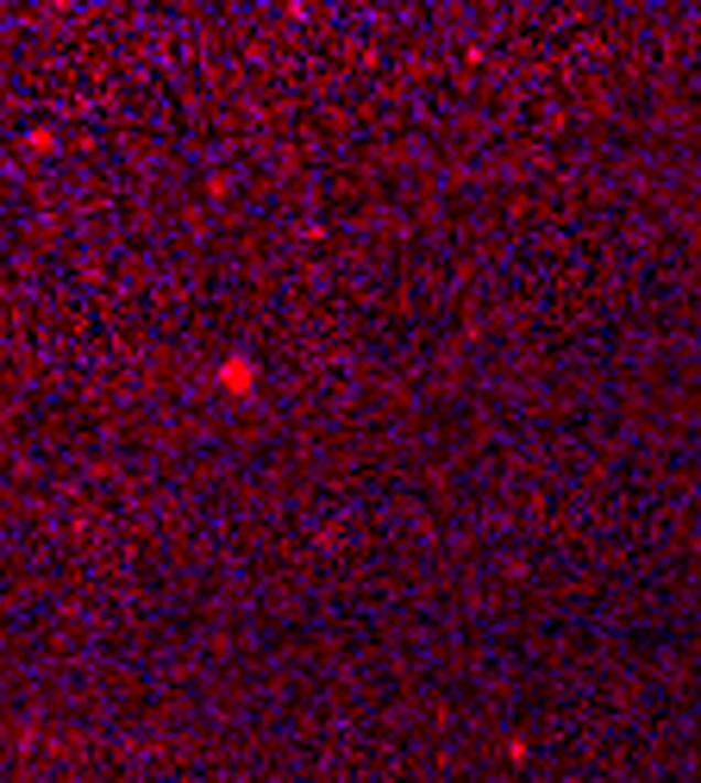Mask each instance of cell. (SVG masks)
<instances>
[{
	"label": "cell",
	"mask_w": 701,
	"mask_h": 783,
	"mask_svg": "<svg viewBox=\"0 0 701 783\" xmlns=\"http://www.w3.org/2000/svg\"><path fill=\"white\" fill-rule=\"evenodd\" d=\"M214 389H219V395H233V401H251V395H257V357L226 352V357L214 364Z\"/></svg>",
	"instance_id": "cell-1"
},
{
	"label": "cell",
	"mask_w": 701,
	"mask_h": 783,
	"mask_svg": "<svg viewBox=\"0 0 701 783\" xmlns=\"http://www.w3.org/2000/svg\"><path fill=\"white\" fill-rule=\"evenodd\" d=\"M25 151H57V132H44V126H39V132L25 138Z\"/></svg>",
	"instance_id": "cell-2"
}]
</instances>
